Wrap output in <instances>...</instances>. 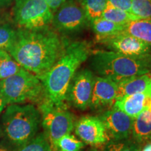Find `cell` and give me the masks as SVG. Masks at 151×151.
Instances as JSON below:
<instances>
[{"label":"cell","mask_w":151,"mask_h":151,"mask_svg":"<svg viewBox=\"0 0 151 151\" xmlns=\"http://www.w3.org/2000/svg\"><path fill=\"white\" fill-rule=\"evenodd\" d=\"M65 42L48 27L16 30V39L8 52L20 67L40 76L63 53Z\"/></svg>","instance_id":"1"},{"label":"cell","mask_w":151,"mask_h":151,"mask_svg":"<svg viewBox=\"0 0 151 151\" xmlns=\"http://www.w3.org/2000/svg\"><path fill=\"white\" fill-rule=\"evenodd\" d=\"M91 52L90 43L86 41L66 43L63 53L55 65L44 74L38 76L43 83L46 99L55 105L65 104L71 81Z\"/></svg>","instance_id":"2"},{"label":"cell","mask_w":151,"mask_h":151,"mask_svg":"<svg viewBox=\"0 0 151 151\" xmlns=\"http://www.w3.org/2000/svg\"><path fill=\"white\" fill-rule=\"evenodd\" d=\"M89 65L97 76L118 83L124 79L151 71V54L129 56L112 50H94L89 57Z\"/></svg>","instance_id":"3"},{"label":"cell","mask_w":151,"mask_h":151,"mask_svg":"<svg viewBox=\"0 0 151 151\" xmlns=\"http://www.w3.org/2000/svg\"><path fill=\"white\" fill-rule=\"evenodd\" d=\"M41 124L40 111L33 104H10L1 116L0 134L18 149L37 134Z\"/></svg>","instance_id":"4"},{"label":"cell","mask_w":151,"mask_h":151,"mask_svg":"<svg viewBox=\"0 0 151 151\" xmlns=\"http://www.w3.org/2000/svg\"><path fill=\"white\" fill-rule=\"evenodd\" d=\"M0 95L9 105L38 102L46 97L39 77L22 67L16 74L1 80Z\"/></svg>","instance_id":"5"},{"label":"cell","mask_w":151,"mask_h":151,"mask_svg":"<svg viewBox=\"0 0 151 151\" xmlns=\"http://www.w3.org/2000/svg\"><path fill=\"white\" fill-rule=\"evenodd\" d=\"M64 105H55L48 99L39 106L41 125L52 146L63 136L71 134L74 128V118Z\"/></svg>","instance_id":"6"},{"label":"cell","mask_w":151,"mask_h":151,"mask_svg":"<svg viewBox=\"0 0 151 151\" xmlns=\"http://www.w3.org/2000/svg\"><path fill=\"white\" fill-rule=\"evenodd\" d=\"M53 12L44 0H16L14 16L20 29H35L48 27Z\"/></svg>","instance_id":"7"},{"label":"cell","mask_w":151,"mask_h":151,"mask_svg":"<svg viewBox=\"0 0 151 151\" xmlns=\"http://www.w3.org/2000/svg\"><path fill=\"white\" fill-rule=\"evenodd\" d=\"M52 25L61 32H79L90 23L83 8L73 0H66L53 14Z\"/></svg>","instance_id":"8"},{"label":"cell","mask_w":151,"mask_h":151,"mask_svg":"<svg viewBox=\"0 0 151 151\" xmlns=\"http://www.w3.org/2000/svg\"><path fill=\"white\" fill-rule=\"evenodd\" d=\"M95 75L89 69L78 70L69 86L67 99L75 109L84 111L91 101Z\"/></svg>","instance_id":"9"},{"label":"cell","mask_w":151,"mask_h":151,"mask_svg":"<svg viewBox=\"0 0 151 151\" xmlns=\"http://www.w3.org/2000/svg\"><path fill=\"white\" fill-rule=\"evenodd\" d=\"M109 49L125 55L143 56L151 54V45L124 33L97 40Z\"/></svg>","instance_id":"10"},{"label":"cell","mask_w":151,"mask_h":151,"mask_svg":"<svg viewBox=\"0 0 151 151\" xmlns=\"http://www.w3.org/2000/svg\"><path fill=\"white\" fill-rule=\"evenodd\" d=\"M75 133L87 144L99 146L110 140L103 122L98 116H84L74 124Z\"/></svg>","instance_id":"11"},{"label":"cell","mask_w":151,"mask_h":151,"mask_svg":"<svg viewBox=\"0 0 151 151\" xmlns=\"http://www.w3.org/2000/svg\"><path fill=\"white\" fill-rule=\"evenodd\" d=\"M104 124L110 140L129 139L132 135L134 120L120 109L113 107L101 113L99 116Z\"/></svg>","instance_id":"12"},{"label":"cell","mask_w":151,"mask_h":151,"mask_svg":"<svg viewBox=\"0 0 151 151\" xmlns=\"http://www.w3.org/2000/svg\"><path fill=\"white\" fill-rule=\"evenodd\" d=\"M118 92V83L109 78L95 76L91 101L89 107L101 110L114 104Z\"/></svg>","instance_id":"13"},{"label":"cell","mask_w":151,"mask_h":151,"mask_svg":"<svg viewBox=\"0 0 151 151\" xmlns=\"http://www.w3.org/2000/svg\"><path fill=\"white\" fill-rule=\"evenodd\" d=\"M151 102V93L142 92L126 96L116 99L113 107L135 119L146 109H149Z\"/></svg>","instance_id":"14"},{"label":"cell","mask_w":151,"mask_h":151,"mask_svg":"<svg viewBox=\"0 0 151 151\" xmlns=\"http://www.w3.org/2000/svg\"><path fill=\"white\" fill-rule=\"evenodd\" d=\"M142 92L151 93L150 72L124 79L118 82L116 99L131 94Z\"/></svg>","instance_id":"15"},{"label":"cell","mask_w":151,"mask_h":151,"mask_svg":"<svg viewBox=\"0 0 151 151\" xmlns=\"http://www.w3.org/2000/svg\"><path fill=\"white\" fill-rule=\"evenodd\" d=\"M131 136L141 146L151 142V113L149 109L143 111L134 120Z\"/></svg>","instance_id":"16"},{"label":"cell","mask_w":151,"mask_h":151,"mask_svg":"<svg viewBox=\"0 0 151 151\" xmlns=\"http://www.w3.org/2000/svg\"><path fill=\"white\" fill-rule=\"evenodd\" d=\"M122 33L134 37L151 45V21L146 20H134L124 24Z\"/></svg>","instance_id":"17"},{"label":"cell","mask_w":151,"mask_h":151,"mask_svg":"<svg viewBox=\"0 0 151 151\" xmlns=\"http://www.w3.org/2000/svg\"><path fill=\"white\" fill-rule=\"evenodd\" d=\"M91 27L96 35V40L122 33L124 25L119 24L102 18L95 19L90 22Z\"/></svg>","instance_id":"18"},{"label":"cell","mask_w":151,"mask_h":151,"mask_svg":"<svg viewBox=\"0 0 151 151\" xmlns=\"http://www.w3.org/2000/svg\"><path fill=\"white\" fill-rule=\"evenodd\" d=\"M101 18L110 20L115 23L122 24V25H124L134 20H140L138 17L131 13H128L127 11L115 8L108 3Z\"/></svg>","instance_id":"19"},{"label":"cell","mask_w":151,"mask_h":151,"mask_svg":"<svg viewBox=\"0 0 151 151\" xmlns=\"http://www.w3.org/2000/svg\"><path fill=\"white\" fill-rule=\"evenodd\" d=\"M20 67L7 51L0 50V80L6 79L16 74Z\"/></svg>","instance_id":"20"},{"label":"cell","mask_w":151,"mask_h":151,"mask_svg":"<svg viewBox=\"0 0 151 151\" xmlns=\"http://www.w3.org/2000/svg\"><path fill=\"white\" fill-rule=\"evenodd\" d=\"M107 2L108 0H81V6L90 23L95 19L101 18Z\"/></svg>","instance_id":"21"},{"label":"cell","mask_w":151,"mask_h":151,"mask_svg":"<svg viewBox=\"0 0 151 151\" xmlns=\"http://www.w3.org/2000/svg\"><path fill=\"white\" fill-rule=\"evenodd\" d=\"M17 151H52V146L46 134L41 132L18 148Z\"/></svg>","instance_id":"22"},{"label":"cell","mask_w":151,"mask_h":151,"mask_svg":"<svg viewBox=\"0 0 151 151\" xmlns=\"http://www.w3.org/2000/svg\"><path fill=\"white\" fill-rule=\"evenodd\" d=\"M84 143L71 134L60 138L52 146V150L57 151H81Z\"/></svg>","instance_id":"23"},{"label":"cell","mask_w":151,"mask_h":151,"mask_svg":"<svg viewBox=\"0 0 151 151\" xmlns=\"http://www.w3.org/2000/svg\"><path fill=\"white\" fill-rule=\"evenodd\" d=\"M142 146L132 139L109 140L104 151H141Z\"/></svg>","instance_id":"24"},{"label":"cell","mask_w":151,"mask_h":151,"mask_svg":"<svg viewBox=\"0 0 151 151\" xmlns=\"http://www.w3.org/2000/svg\"><path fill=\"white\" fill-rule=\"evenodd\" d=\"M16 39V30L7 24L0 25V50L8 52Z\"/></svg>","instance_id":"25"},{"label":"cell","mask_w":151,"mask_h":151,"mask_svg":"<svg viewBox=\"0 0 151 151\" xmlns=\"http://www.w3.org/2000/svg\"><path fill=\"white\" fill-rule=\"evenodd\" d=\"M132 14L141 20L151 21V0H132Z\"/></svg>","instance_id":"26"},{"label":"cell","mask_w":151,"mask_h":151,"mask_svg":"<svg viewBox=\"0 0 151 151\" xmlns=\"http://www.w3.org/2000/svg\"><path fill=\"white\" fill-rule=\"evenodd\" d=\"M107 3L115 8L132 14V0H108Z\"/></svg>","instance_id":"27"},{"label":"cell","mask_w":151,"mask_h":151,"mask_svg":"<svg viewBox=\"0 0 151 151\" xmlns=\"http://www.w3.org/2000/svg\"><path fill=\"white\" fill-rule=\"evenodd\" d=\"M46 1L51 11L53 12H56V11L60 8L61 6L65 2L66 0H44Z\"/></svg>","instance_id":"28"},{"label":"cell","mask_w":151,"mask_h":151,"mask_svg":"<svg viewBox=\"0 0 151 151\" xmlns=\"http://www.w3.org/2000/svg\"><path fill=\"white\" fill-rule=\"evenodd\" d=\"M6 106V103L5 102L3 98L0 95V113L2 112V111L4 109Z\"/></svg>","instance_id":"29"},{"label":"cell","mask_w":151,"mask_h":151,"mask_svg":"<svg viewBox=\"0 0 151 151\" xmlns=\"http://www.w3.org/2000/svg\"><path fill=\"white\" fill-rule=\"evenodd\" d=\"M141 151H151V142L147 143Z\"/></svg>","instance_id":"30"},{"label":"cell","mask_w":151,"mask_h":151,"mask_svg":"<svg viewBox=\"0 0 151 151\" xmlns=\"http://www.w3.org/2000/svg\"><path fill=\"white\" fill-rule=\"evenodd\" d=\"M90 151H99V150H97V149H92V150H91Z\"/></svg>","instance_id":"31"},{"label":"cell","mask_w":151,"mask_h":151,"mask_svg":"<svg viewBox=\"0 0 151 151\" xmlns=\"http://www.w3.org/2000/svg\"><path fill=\"white\" fill-rule=\"evenodd\" d=\"M1 1H3V0H0V2H1Z\"/></svg>","instance_id":"32"},{"label":"cell","mask_w":151,"mask_h":151,"mask_svg":"<svg viewBox=\"0 0 151 151\" xmlns=\"http://www.w3.org/2000/svg\"><path fill=\"white\" fill-rule=\"evenodd\" d=\"M52 151H57V150H52Z\"/></svg>","instance_id":"33"},{"label":"cell","mask_w":151,"mask_h":151,"mask_svg":"<svg viewBox=\"0 0 151 151\" xmlns=\"http://www.w3.org/2000/svg\"><path fill=\"white\" fill-rule=\"evenodd\" d=\"M150 113H151V109H150Z\"/></svg>","instance_id":"34"}]
</instances>
